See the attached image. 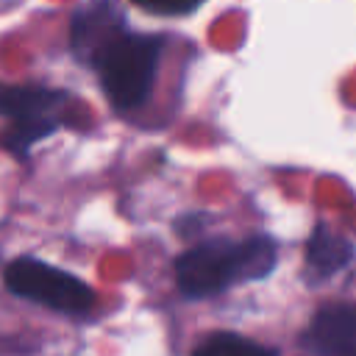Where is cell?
Here are the masks:
<instances>
[{
    "instance_id": "cell-9",
    "label": "cell",
    "mask_w": 356,
    "mask_h": 356,
    "mask_svg": "<svg viewBox=\"0 0 356 356\" xmlns=\"http://www.w3.org/2000/svg\"><path fill=\"white\" fill-rule=\"evenodd\" d=\"M139 8L150 11V14H161V17H184L192 14L203 0H134Z\"/></svg>"
},
{
    "instance_id": "cell-4",
    "label": "cell",
    "mask_w": 356,
    "mask_h": 356,
    "mask_svg": "<svg viewBox=\"0 0 356 356\" xmlns=\"http://www.w3.org/2000/svg\"><path fill=\"white\" fill-rule=\"evenodd\" d=\"M303 345L314 356H356V303H328L314 312Z\"/></svg>"
},
{
    "instance_id": "cell-3",
    "label": "cell",
    "mask_w": 356,
    "mask_h": 356,
    "mask_svg": "<svg viewBox=\"0 0 356 356\" xmlns=\"http://www.w3.org/2000/svg\"><path fill=\"white\" fill-rule=\"evenodd\" d=\"M6 286L19 298L64 314H86L95 306V292L81 278L31 256H22L6 267Z\"/></svg>"
},
{
    "instance_id": "cell-7",
    "label": "cell",
    "mask_w": 356,
    "mask_h": 356,
    "mask_svg": "<svg viewBox=\"0 0 356 356\" xmlns=\"http://www.w3.org/2000/svg\"><path fill=\"white\" fill-rule=\"evenodd\" d=\"M353 256H356V245L345 234H339L328 225H314V231L306 242V273L312 278L325 281L334 273L345 270L353 261Z\"/></svg>"
},
{
    "instance_id": "cell-1",
    "label": "cell",
    "mask_w": 356,
    "mask_h": 356,
    "mask_svg": "<svg viewBox=\"0 0 356 356\" xmlns=\"http://www.w3.org/2000/svg\"><path fill=\"white\" fill-rule=\"evenodd\" d=\"M275 261L278 248L270 236H248L242 242L209 239L178 256L175 281L186 298H211L234 284L270 275Z\"/></svg>"
},
{
    "instance_id": "cell-5",
    "label": "cell",
    "mask_w": 356,
    "mask_h": 356,
    "mask_svg": "<svg viewBox=\"0 0 356 356\" xmlns=\"http://www.w3.org/2000/svg\"><path fill=\"white\" fill-rule=\"evenodd\" d=\"M125 31H128L125 19L114 0H95L75 14L72 31H70V44L81 61L92 64L97 58V53Z\"/></svg>"
},
{
    "instance_id": "cell-2",
    "label": "cell",
    "mask_w": 356,
    "mask_h": 356,
    "mask_svg": "<svg viewBox=\"0 0 356 356\" xmlns=\"http://www.w3.org/2000/svg\"><path fill=\"white\" fill-rule=\"evenodd\" d=\"M161 58V39L150 33H120L108 42L92 67L100 75V86L117 111H134L153 89Z\"/></svg>"
},
{
    "instance_id": "cell-6",
    "label": "cell",
    "mask_w": 356,
    "mask_h": 356,
    "mask_svg": "<svg viewBox=\"0 0 356 356\" xmlns=\"http://www.w3.org/2000/svg\"><path fill=\"white\" fill-rule=\"evenodd\" d=\"M64 103L67 95L47 86H0V117L11 122H44L58 128L56 108Z\"/></svg>"
},
{
    "instance_id": "cell-8",
    "label": "cell",
    "mask_w": 356,
    "mask_h": 356,
    "mask_svg": "<svg viewBox=\"0 0 356 356\" xmlns=\"http://www.w3.org/2000/svg\"><path fill=\"white\" fill-rule=\"evenodd\" d=\"M192 356H275V350L234 331H214L195 345Z\"/></svg>"
}]
</instances>
